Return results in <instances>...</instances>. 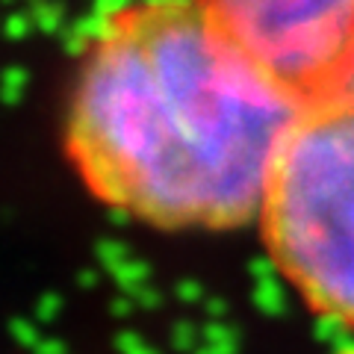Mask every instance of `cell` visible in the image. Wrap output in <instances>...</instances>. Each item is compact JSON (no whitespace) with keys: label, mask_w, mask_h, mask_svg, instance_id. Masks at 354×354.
<instances>
[{"label":"cell","mask_w":354,"mask_h":354,"mask_svg":"<svg viewBox=\"0 0 354 354\" xmlns=\"http://www.w3.org/2000/svg\"><path fill=\"white\" fill-rule=\"evenodd\" d=\"M301 97L354 80V0H195Z\"/></svg>","instance_id":"cell-3"},{"label":"cell","mask_w":354,"mask_h":354,"mask_svg":"<svg viewBox=\"0 0 354 354\" xmlns=\"http://www.w3.org/2000/svg\"><path fill=\"white\" fill-rule=\"evenodd\" d=\"M257 221L272 263L307 307L354 330V80L304 97Z\"/></svg>","instance_id":"cell-2"},{"label":"cell","mask_w":354,"mask_h":354,"mask_svg":"<svg viewBox=\"0 0 354 354\" xmlns=\"http://www.w3.org/2000/svg\"><path fill=\"white\" fill-rule=\"evenodd\" d=\"M301 104L195 0H136L83 53L65 153L97 201L151 227L230 230L260 216Z\"/></svg>","instance_id":"cell-1"}]
</instances>
